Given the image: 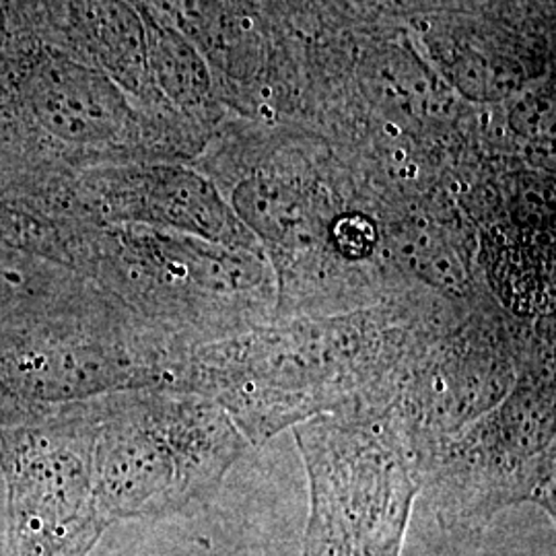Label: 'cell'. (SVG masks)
Masks as SVG:
<instances>
[{
	"instance_id": "cell-1",
	"label": "cell",
	"mask_w": 556,
	"mask_h": 556,
	"mask_svg": "<svg viewBox=\"0 0 556 556\" xmlns=\"http://www.w3.org/2000/svg\"><path fill=\"white\" fill-rule=\"evenodd\" d=\"M470 307L415 287L355 312L273 318L190 349L176 390L217 402L262 445L319 415L381 410L408 358Z\"/></svg>"
},
{
	"instance_id": "cell-2",
	"label": "cell",
	"mask_w": 556,
	"mask_h": 556,
	"mask_svg": "<svg viewBox=\"0 0 556 556\" xmlns=\"http://www.w3.org/2000/svg\"><path fill=\"white\" fill-rule=\"evenodd\" d=\"M188 353L87 278L20 285L0 303V427L119 392L176 390Z\"/></svg>"
},
{
	"instance_id": "cell-3",
	"label": "cell",
	"mask_w": 556,
	"mask_h": 556,
	"mask_svg": "<svg viewBox=\"0 0 556 556\" xmlns=\"http://www.w3.org/2000/svg\"><path fill=\"white\" fill-rule=\"evenodd\" d=\"M96 422V484L108 523L211 497L250 447L217 402L172 388L98 397Z\"/></svg>"
},
{
	"instance_id": "cell-4",
	"label": "cell",
	"mask_w": 556,
	"mask_h": 556,
	"mask_svg": "<svg viewBox=\"0 0 556 556\" xmlns=\"http://www.w3.org/2000/svg\"><path fill=\"white\" fill-rule=\"evenodd\" d=\"M80 277L184 346L275 318V275L258 252L184 233H122L80 262Z\"/></svg>"
},
{
	"instance_id": "cell-5",
	"label": "cell",
	"mask_w": 556,
	"mask_h": 556,
	"mask_svg": "<svg viewBox=\"0 0 556 556\" xmlns=\"http://www.w3.org/2000/svg\"><path fill=\"white\" fill-rule=\"evenodd\" d=\"M309 482L299 556H400L420 477L383 410H342L293 427Z\"/></svg>"
},
{
	"instance_id": "cell-6",
	"label": "cell",
	"mask_w": 556,
	"mask_h": 556,
	"mask_svg": "<svg viewBox=\"0 0 556 556\" xmlns=\"http://www.w3.org/2000/svg\"><path fill=\"white\" fill-rule=\"evenodd\" d=\"M555 353L517 363L507 397L420 468V493L443 530H482L523 503L555 516Z\"/></svg>"
},
{
	"instance_id": "cell-7",
	"label": "cell",
	"mask_w": 556,
	"mask_h": 556,
	"mask_svg": "<svg viewBox=\"0 0 556 556\" xmlns=\"http://www.w3.org/2000/svg\"><path fill=\"white\" fill-rule=\"evenodd\" d=\"M516 344L497 301L484 298L429 338L397 374L381 408L420 468L514 390Z\"/></svg>"
},
{
	"instance_id": "cell-8",
	"label": "cell",
	"mask_w": 556,
	"mask_h": 556,
	"mask_svg": "<svg viewBox=\"0 0 556 556\" xmlns=\"http://www.w3.org/2000/svg\"><path fill=\"white\" fill-rule=\"evenodd\" d=\"M96 400L0 427L11 556H87L110 526L96 484Z\"/></svg>"
},
{
	"instance_id": "cell-9",
	"label": "cell",
	"mask_w": 556,
	"mask_h": 556,
	"mask_svg": "<svg viewBox=\"0 0 556 556\" xmlns=\"http://www.w3.org/2000/svg\"><path fill=\"white\" fill-rule=\"evenodd\" d=\"M103 197L118 217L149 220L176 233L262 254L258 241L236 217L217 186L194 172L151 169L124 176L110 181Z\"/></svg>"
},
{
	"instance_id": "cell-10",
	"label": "cell",
	"mask_w": 556,
	"mask_h": 556,
	"mask_svg": "<svg viewBox=\"0 0 556 556\" xmlns=\"http://www.w3.org/2000/svg\"><path fill=\"white\" fill-rule=\"evenodd\" d=\"M367 80L383 110L400 119L420 122L438 112L439 89L425 68L404 54L392 50L374 60L367 68Z\"/></svg>"
},
{
	"instance_id": "cell-11",
	"label": "cell",
	"mask_w": 556,
	"mask_h": 556,
	"mask_svg": "<svg viewBox=\"0 0 556 556\" xmlns=\"http://www.w3.org/2000/svg\"><path fill=\"white\" fill-rule=\"evenodd\" d=\"M17 287H20V285H9L4 275H0V303H2L4 299L9 298Z\"/></svg>"
}]
</instances>
